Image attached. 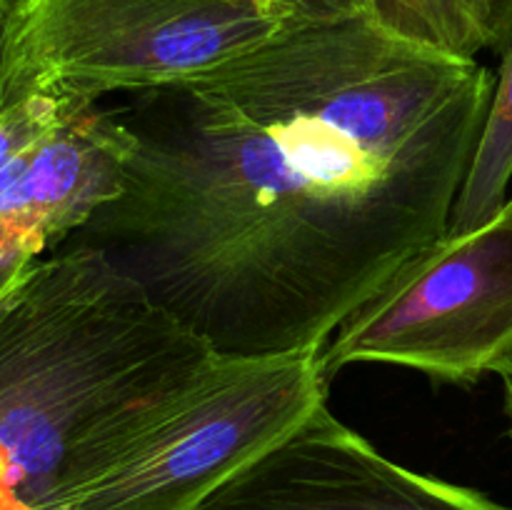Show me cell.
<instances>
[{
  "mask_svg": "<svg viewBox=\"0 0 512 510\" xmlns=\"http://www.w3.org/2000/svg\"><path fill=\"white\" fill-rule=\"evenodd\" d=\"M363 10L395 38L450 58L505 53L512 40V0H363Z\"/></svg>",
  "mask_w": 512,
  "mask_h": 510,
  "instance_id": "8",
  "label": "cell"
},
{
  "mask_svg": "<svg viewBox=\"0 0 512 510\" xmlns=\"http://www.w3.org/2000/svg\"><path fill=\"white\" fill-rule=\"evenodd\" d=\"M512 360V198L490 223L445 233L355 310L320 350L325 378L355 363L475 383Z\"/></svg>",
  "mask_w": 512,
  "mask_h": 510,
  "instance_id": "4",
  "label": "cell"
},
{
  "mask_svg": "<svg viewBox=\"0 0 512 510\" xmlns=\"http://www.w3.org/2000/svg\"><path fill=\"white\" fill-rule=\"evenodd\" d=\"M30 0H0V115L40 95L23 58Z\"/></svg>",
  "mask_w": 512,
  "mask_h": 510,
  "instance_id": "10",
  "label": "cell"
},
{
  "mask_svg": "<svg viewBox=\"0 0 512 510\" xmlns=\"http://www.w3.org/2000/svg\"><path fill=\"white\" fill-rule=\"evenodd\" d=\"M298 20H338L365 13L363 0H263Z\"/></svg>",
  "mask_w": 512,
  "mask_h": 510,
  "instance_id": "11",
  "label": "cell"
},
{
  "mask_svg": "<svg viewBox=\"0 0 512 510\" xmlns=\"http://www.w3.org/2000/svg\"><path fill=\"white\" fill-rule=\"evenodd\" d=\"M213 358L103 250L40 255L0 293V510H68L110 440Z\"/></svg>",
  "mask_w": 512,
  "mask_h": 510,
  "instance_id": "2",
  "label": "cell"
},
{
  "mask_svg": "<svg viewBox=\"0 0 512 510\" xmlns=\"http://www.w3.org/2000/svg\"><path fill=\"white\" fill-rule=\"evenodd\" d=\"M500 380H503L505 390V413H508V425H510V440H512V360L500 370Z\"/></svg>",
  "mask_w": 512,
  "mask_h": 510,
  "instance_id": "12",
  "label": "cell"
},
{
  "mask_svg": "<svg viewBox=\"0 0 512 510\" xmlns=\"http://www.w3.org/2000/svg\"><path fill=\"white\" fill-rule=\"evenodd\" d=\"M320 353L215 355L105 448L68 510H198L325 405Z\"/></svg>",
  "mask_w": 512,
  "mask_h": 510,
  "instance_id": "3",
  "label": "cell"
},
{
  "mask_svg": "<svg viewBox=\"0 0 512 510\" xmlns=\"http://www.w3.org/2000/svg\"><path fill=\"white\" fill-rule=\"evenodd\" d=\"M495 75L365 13L290 20L133 93L123 193L65 243L103 250L220 358L320 353L443 238Z\"/></svg>",
  "mask_w": 512,
  "mask_h": 510,
  "instance_id": "1",
  "label": "cell"
},
{
  "mask_svg": "<svg viewBox=\"0 0 512 510\" xmlns=\"http://www.w3.org/2000/svg\"><path fill=\"white\" fill-rule=\"evenodd\" d=\"M290 20L263 0H30L23 58L40 93L98 100L208 73Z\"/></svg>",
  "mask_w": 512,
  "mask_h": 510,
  "instance_id": "5",
  "label": "cell"
},
{
  "mask_svg": "<svg viewBox=\"0 0 512 510\" xmlns=\"http://www.w3.org/2000/svg\"><path fill=\"white\" fill-rule=\"evenodd\" d=\"M198 510H508L395 463L328 405L220 485Z\"/></svg>",
  "mask_w": 512,
  "mask_h": 510,
  "instance_id": "6",
  "label": "cell"
},
{
  "mask_svg": "<svg viewBox=\"0 0 512 510\" xmlns=\"http://www.w3.org/2000/svg\"><path fill=\"white\" fill-rule=\"evenodd\" d=\"M130 135L98 100L0 165V253L40 258L73 238L125 185Z\"/></svg>",
  "mask_w": 512,
  "mask_h": 510,
  "instance_id": "7",
  "label": "cell"
},
{
  "mask_svg": "<svg viewBox=\"0 0 512 510\" xmlns=\"http://www.w3.org/2000/svg\"><path fill=\"white\" fill-rule=\"evenodd\" d=\"M512 183V40L503 53L493 98L448 233H468L490 223L508 205Z\"/></svg>",
  "mask_w": 512,
  "mask_h": 510,
  "instance_id": "9",
  "label": "cell"
}]
</instances>
